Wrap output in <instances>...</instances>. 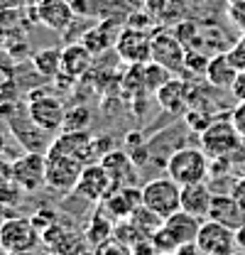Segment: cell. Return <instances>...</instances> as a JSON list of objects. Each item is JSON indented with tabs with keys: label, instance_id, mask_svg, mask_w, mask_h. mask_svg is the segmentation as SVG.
Wrapping results in <instances>:
<instances>
[{
	"label": "cell",
	"instance_id": "f6af8a7d",
	"mask_svg": "<svg viewBox=\"0 0 245 255\" xmlns=\"http://www.w3.org/2000/svg\"><path fill=\"white\" fill-rule=\"evenodd\" d=\"M5 255H37V253H5Z\"/></svg>",
	"mask_w": 245,
	"mask_h": 255
},
{
	"label": "cell",
	"instance_id": "9a60e30c",
	"mask_svg": "<svg viewBox=\"0 0 245 255\" xmlns=\"http://www.w3.org/2000/svg\"><path fill=\"white\" fill-rule=\"evenodd\" d=\"M157 103L167 111V113H172V116H179V113H186L189 111V106H191V86L182 81V79H169L157 94Z\"/></svg>",
	"mask_w": 245,
	"mask_h": 255
},
{
	"label": "cell",
	"instance_id": "e0dca14e",
	"mask_svg": "<svg viewBox=\"0 0 245 255\" xmlns=\"http://www.w3.org/2000/svg\"><path fill=\"white\" fill-rule=\"evenodd\" d=\"M209 219L223 223L228 228H238L245 223V209L231 196V194H214V201H211V211H209Z\"/></svg>",
	"mask_w": 245,
	"mask_h": 255
},
{
	"label": "cell",
	"instance_id": "8992f818",
	"mask_svg": "<svg viewBox=\"0 0 245 255\" xmlns=\"http://www.w3.org/2000/svg\"><path fill=\"white\" fill-rule=\"evenodd\" d=\"M201 150L211 159L216 157H228L233 159V155L243 147V137L238 135V130L233 128L231 121H214L201 135Z\"/></svg>",
	"mask_w": 245,
	"mask_h": 255
},
{
	"label": "cell",
	"instance_id": "836d02e7",
	"mask_svg": "<svg viewBox=\"0 0 245 255\" xmlns=\"http://www.w3.org/2000/svg\"><path fill=\"white\" fill-rule=\"evenodd\" d=\"M228 17L245 30V2H228Z\"/></svg>",
	"mask_w": 245,
	"mask_h": 255
},
{
	"label": "cell",
	"instance_id": "2e32d148",
	"mask_svg": "<svg viewBox=\"0 0 245 255\" xmlns=\"http://www.w3.org/2000/svg\"><path fill=\"white\" fill-rule=\"evenodd\" d=\"M93 54L91 49L84 44V42H71L61 49V74L69 76V79H81L91 71L93 66Z\"/></svg>",
	"mask_w": 245,
	"mask_h": 255
},
{
	"label": "cell",
	"instance_id": "603a6c76",
	"mask_svg": "<svg viewBox=\"0 0 245 255\" xmlns=\"http://www.w3.org/2000/svg\"><path fill=\"white\" fill-rule=\"evenodd\" d=\"M130 219H132V223L142 231V236H145V238H152V233H157V231L162 228V223H164V219H162L157 211L147 209L145 204H142V206L130 216Z\"/></svg>",
	"mask_w": 245,
	"mask_h": 255
},
{
	"label": "cell",
	"instance_id": "83f0119b",
	"mask_svg": "<svg viewBox=\"0 0 245 255\" xmlns=\"http://www.w3.org/2000/svg\"><path fill=\"white\" fill-rule=\"evenodd\" d=\"M30 219H32V223H34V228L39 231V236H42L44 231H49L52 226H57V223L61 221V219H59V211H54V209H47V206L37 209Z\"/></svg>",
	"mask_w": 245,
	"mask_h": 255
},
{
	"label": "cell",
	"instance_id": "ab89813d",
	"mask_svg": "<svg viewBox=\"0 0 245 255\" xmlns=\"http://www.w3.org/2000/svg\"><path fill=\"white\" fill-rule=\"evenodd\" d=\"M0 5L15 7V10H27V7H32V0H0Z\"/></svg>",
	"mask_w": 245,
	"mask_h": 255
},
{
	"label": "cell",
	"instance_id": "484cf974",
	"mask_svg": "<svg viewBox=\"0 0 245 255\" xmlns=\"http://www.w3.org/2000/svg\"><path fill=\"white\" fill-rule=\"evenodd\" d=\"M113 236H116L118 241H122V243H127L130 248H132V246H137L140 241H145L142 231L132 223V219H121V221H116Z\"/></svg>",
	"mask_w": 245,
	"mask_h": 255
},
{
	"label": "cell",
	"instance_id": "ba28073f",
	"mask_svg": "<svg viewBox=\"0 0 245 255\" xmlns=\"http://www.w3.org/2000/svg\"><path fill=\"white\" fill-rule=\"evenodd\" d=\"M196 243H199L201 255H233L238 251L236 231L223 226V223L214 221V219H206L201 223Z\"/></svg>",
	"mask_w": 245,
	"mask_h": 255
},
{
	"label": "cell",
	"instance_id": "cb8c5ba5",
	"mask_svg": "<svg viewBox=\"0 0 245 255\" xmlns=\"http://www.w3.org/2000/svg\"><path fill=\"white\" fill-rule=\"evenodd\" d=\"M172 76H174V74H172L167 66H162V64H157V62L145 64V86H147L150 94H157Z\"/></svg>",
	"mask_w": 245,
	"mask_h": 255
},
{
	"label": "cell",
	"instance_id": "ffe728a7",
	"mask_svg": "<svg viewBox=\"0 0 245 255\" xmlns=\"http://www.w3.org/2000/svg\"><path fill=\"white\" fill-rule=\"evenodd\" d=\"M201 223H204V219H199V216H194V214H189V211L179 209L177 214H172V216L164 219V228H167V231L177 238V243L182 246V243L196 241Z\"/></svg>",
	"mask_w": 245,
	"mask_h": 255
},
{
	"label": "cell",
	"instance_id": "30bf717a",
	"mask_svg": "<svg viewBox=\"0 0 245 255\" xmlns=\"http://www.w3.org/2000/svg\"><path fill=\"white\" fill-rule=\"evenodd\" d=\"M12 177L27 194L47 187V152H25L12 159Z\"/></svg>",
	"mask_w": 245,
	"mask_h": 255
},
{
	"label": "cell",
	"instance_id": "d590c367",
	"mask_svg": "<svg viewBox=\"0 0 245 255\" xmlns=\"http://www.w3.org/2000/svg\"><path fill=\"white\" fill-rule=\"evenodd\" d=\"M236 101H245V69L243 71H238V76H236V81H233V86L228 89Z\"/></svg>",
	"mask_w": 245,
	"mask_h": 255
},
{
	"label": "cell",
	"instance_id": "7a4b0ae2",
	"mask_svg": "<svg viewBox=\"0 0 245 255\" xmlns=\"http://www.w3.org/2000/svg\"><path fill=\"white\" fill-rule=\"evenodd\" d=\"M42 243L39 231L30 216H5L0 221V248L2 253H34Z\"/></svg>",
	"mask_w": 245,
	"mask_h": 255
},
{
	"label": "cell",
	"instance_id": "277c9868",
	"mask_svg": "<svg viewBox=\"0 0 245 255\" xmlns=\"http://www.w3.org/2000/svg\"><path fill=\"white\" fill-rule=\"evenodd\" d=\"M66 106L57 94L47 91V89H39V91H32L27 96V113L30 118L47 132H57L64 128L66 121Z\"/></svg>",
	"mask_w": 245,
	"mask_h": 255
},
{
	"label": "cell",
	"instance_id": "bcb514c9",
	"mask_svg": "<svg viewBox=\"0 0 245 255\" xmlns=\"http://www.w3.org/2000/svg\"><path fill=\"white\" fill-rule=\"evenodd\" d=\"M39 255H57V253H52V251H44V253H39Z\"/></svg>",
	"mask_w": 245,
	"mask_h": 255
},
{
	"label": "cell",
	"instance_id": "60d3db41",
	"mask_svg": "<svg viewBox=\"0 0 245 255\" xmlns=\"http://www.w3.org/2000/svg\"><path fill=\"white\" fill-rule=\"evenodd\" d=\"M236 243H238V251H245V223L236 228Z\"/></svg>",
	"mask_w": 245,
	"mask_h": 255
},
{
	"label": "cell",
	"instance_id": "e575fe53",
	"mask_svg": "<svg viewBox=\"0 0 245 255\" xmlns=\"http://www.w3.org/2000/svg\"><path fill=\"white\" fill-rule=\"evenodd\" d=\"M10 182H15V177H12V162L5 157V155H0V189L7 187Z\"/></svg>",
	"mask_w": 245,
	"mask_h": 255
},
{
	"label": "cell",
	"instance_id": "d6986e66",
	"mask_svg": "<svg viewBox=\"0 0 245 255\" xmlns=\"http://www.w3.org/2000/svg\"><path fill=\"white\" fill-rule=\"evenodd\" d=\"M206 81L214 86V89H231L236 76H238V69L236 64L231 62L228 52H218L209 59V66H206Z\"/></svg>",
	"mask_w": 245,
	"mask_h": 255
},
{
	"label": "cell",
	"instance_id": "8fae6325",
	"mask_svg": "<svg viewBox=\"0 0 245 255\" xmlns=\"http://www.w3.org/2000/svg\"><path fill=\"white\" fill-rule=\"evenodd\" d=\"M116 52L125 64L152 62V32L122 27L118 39H116Z\"/></svg>",
	"mask_w": 245,
	"mask_h": 255
},
{
	"label": "cell",
	"instance_id": "4316f807",
	"mask_svg": "<svg viewBox=\"0 0 245 255\" xmlns=\"http://www.w3.org/2000/svg\"><path fill=\"white\" fill-rule=\"evenodd\" d=\"M111 0H71V7L76 12V17H101L108 10Z\"/></svg>",
	"mask_w": 245,
	"mask_h": 255
},
{
	"label": "cell",
	"instance_id": "52a82bcc",
	"mask_svg": "<svg viewBox=\"0 0 245 255\" xmlns=\"http://www.w3.org/2000/svg\"><path fill=\"white\" fill-rule=\"evenodd\" d=\"M186 44L177 37L174 30L157 27L152 32V62L167 66L172 74L186 69Z\"/></svg>",
	"mask_w": 245,
	"mask_h": 255
},
{
	"label": "cell",
	"instance_id": "7dc6e473",
	"mask_svg": "<svg viewBox=\"0 0 245 255\" xmlns=\"http://www.w3.org/2000/svg\"><path fill=\"white\" fill-rule=\"evenodd\" d=\"M233 255H245V251H236V253H233Z\"/></svg>",
	"mask_w": 245,
	"mask_h": 255
},
{
	"label": "cell",
	"instance_id": "7402d4cb",
	"mask_svg": "<svg viewBox=\"0 0 245 255\" xmlns=\"http://www.w3.org/2000/svg\"><path fill=\"white\" fill-rule=\"evenodd\" d=\"M32 66L44 76V79H57L61 74V49H39L32 57Z\"/></svg>",
	"mask_w": 245,
	"mask_h": 255
},
{
	"label": "cell",
	"instance_id": "f907efd6",
	"mask_svg": "<svg viewBox=\"0 0 245 255\" xmlns=\"http://www.w3.org/2000/svg\"><path fill=\"white\" fill-rule=\"evenodd\" d=\"M167 255H174V253H167Z\"/></svg>",
	"mask_w": 245,
	"mask_h": 255
},
{
	"label": "cell",
	"instance_id": "7bdbcfd3",
	"mask_svg": "<svg viewBox=\"0 0 245 255\" xmlns=\"http://www.w3.org/2000/svg\"><path fill=\"white\" fill-rule=\"evenodd\" d=\"M10 37V30L5 25H0V47H5V39Z\"/></svg>",
	"mask_w": 245,
	"mask_h": 255
},
{
	"label": "cell",
	"instance_id": "7c38bea8",
	"mask_svg": "<svg viewBox=\"0 0 245 255\" xmlns=\"http://www.w3.org/2000/svg\"><path fill=\"white\" fill-rule=\"evenodd\" d=\"M32 15L39 25L54 32H64L76 20V12L69 0H39L32 5Z\"/></svg>",
	"mask_w": 245,
	"mask_h": 255
},
{
	"label": "cell",
	"instance_id": "ac0fdd59",
	"mask_svg": "<svg viewBox=\"0 0 245 255\" xmlns=\"http://www.w3.org/2000/svg\"><path fill=\"white\" fill-rule=\"evenodd\" d=\"M211 201H214V191L209 189L206 182H199V184H186L182 187V209L199 216V219H209V211H211Z\"/></svg>",
	"mask_w": 245,
	"mask_h": 255
},
{
	"label": "cell",
	"instance_id": "4dcf8cb0",
	"mask_svg": "<svg viewBox=\"0 0 245 255\" xmlns=\"http://www.w3.org/2000/svg\"><path fill=\"white\" fill-rule=\"evenodd\" d=\"M125 27H135V30H145V32H154V20L150 12H130L125 17Z\"/></svg>",
	"mask_w": 245,
	"mask_h": 255
},
{
	"label": "cell",
	"instance_id": "f546056e",
	"mask_svg": "<svg viewBox=\"0 0 245 255\" xmlns=\"http://www.w3.org/2000/svg\"><path fill=\"white\" fill-rule=\"evenodd\" d=\"M96 255H132V248L127 243L118 241L116 236H111V238H106L103 243L96 246Z\"/></svg>",
	"mask_w": 245,
	"mask_h": 255
},
{
	"label": "cell",
	"instance_id": "d6a6232c",
	"mask_svg": "<svg viewBox=\"0 0 245 255\" xmlns=\"http://www.w3.org/2000/svg\"><path fill=\"white\" fill-rule=\"evenodd\" d=\"M231 123L238 130V135L245 140V101H238L236 108L231 111Z\"/></svg>",
	"mask_w": 245,
	"mask_h": 255
},
{
	"label": "cell",
	"instance_id": "f1b7e54d",
	"mask_svg": "<svg viewBox=\"0 0 245 255\" xmlns=\"http://www.w3.org/2000/svg\"><path fill=\"white\" fill-rule=\"evenodd\" d=\"M154 243V248L159 251V255H167V253H177V248H179V243H177V238L164 228V223H162V228L152 233V238H150Z\"/></svg>",
	"mask_w": 245,
	"mask_h": 255
},
{
	"label": "cell",
	"instance_id": "f35d334b",
	"mask_svg": "<svg viewBox=\"0 0 245 255\" xmlns=\"http://www.w3.org/2000/svg\"><path fill=\"white\" fill-rule=\"evenodd\" d=\"M174 255H201V251H199V243L191 241V243H182Z\"/></svg>",
	"mask_w": 245,
	"mask_h": 255
},
{
	"label": "cell",
	"instance_id": "6da1fadb",
	"mask_svg": "<svg viewBox=\"0 0 245 255\" xmlns=\"http://www.w3.org/2000/svg\"><path fill=\"white\" fill-rule=\"evenodd\" d=\"M164 169L182 187L199 184V182H206L211 177V157L199 147H182V150L169 155Z\"/></svg>",
	"mask_w": 245,
	"mask_h": 255
},
{
	"label": "cell",
	"instance_id": "44dd1931",
	"mask_svg": "<svg viewBox=\"0 0 245 255\" xmlns=\"http://www.w3.org/2000/svg\"><path fill=\"white\" fill-rule=\"evenodd\" d=\"M113 228H116V221H113L103 209H98L96 214L89 216V221L84 223L81 233L86 236V241H89L91 246H98V243H103L106 238L113 236Z\"/></svg>",
	"mask_w": 245,
	"mask_h": 255
},
{
	"label": "cell",
	"instance_id": "9c48e42d",
	"mask_svg": "<svg viewBox=\"0 0 245 255\" xmlns=\"http://www.w3.org/2000/svg\"><path fill=\"white\" fill-rule=\"evenodd\" d=\"M113 177L108 174V169L101 164V162H89L74 187V194L84 201H91V204H101L111 191H113Z\"/></svg>",
	"mask_w": 245,
	"mask_h": 255
},
{
	"label": "cell",
	"instance_id": "b9f144b4",
	"mask_svg": "<svg viewBox=\"0 0 245 255\" xmlns=\"http://www.w3.org/2000/svg\"><path fill=\"white\" fill-rule=\"evenodd\" d=\"M147 7L152 10L154 15H159V10L167 7V0H147Z\"/></svg>",
	"mask_w": 245,
	"mask_h": 255
},
{
	"label": "cell",
	"instance_id": "681fc988",
	"mask_svg": "<svg viewBox=\"0 0 245 255\" xmlns=\"http://www.w3.org/2000/svg\"><path fill=\"white\" fill-rule=\"evenodd\" d=\"M34 2H39V0H32V5H34Z\"/></svg>",
	"mask_w": 245,
	"mask_h": 255
},
{
	"label": "cell",
	"instance_id": "5b68a950",
	"mask_svg": "<svg viewBox=\"0 0 245 255\" xmlns=\"http://www.w3.org/2000/svg\"><path fill=\"white\" fill-rule=\"evenodd\" d=\"M142 204L167 219L182 209V184H177L169 174L154 177L142 184Z\"/></svg>",
	"mask_w": 245,
	"mask_h": 255
},
{
	"label": "cell",
	"instance_id": "74e56055",
	"mask_svg": "<svg viewBox=\"0 0 245 255\" xmlns=\"http://www.w3.org/2000/svg\"><path fill=\"white\" fill-rule=\"evenodd\" d=\"M231 196L241 204L245 209V177H241V179H236L233 182V187H231Z\"/></svg>",
	"mask_w": 245,
	"mask_h": 255
},
{
	"label": "cell",
	"instance_id": "c3c4849f",
	"mask_svg": "<svg viewBox=\"0 0 245 255\" xmlns=\"http://www.w3.org/2000/svg\"><path fill=\"white\" fill-rule=\"evenodd\" d=\"M228 2H245V0H228Z\"/></svg>",
	"mask_w": 245,
	"mask_h": 255
},
{
	"label": "cell",
	"instance_id": "d4e9b609",
	"mask_svg": "<svg viewBox=\"0 0 245 255\" xmlns=\"http://www.w3.org/2000/svg\"><path fill=\"white\" fill-rule=\"evenodd\" d=\"M91 123V111L86 106H74L66 111V121H64V128L61 132H76V130H86Z\"/></svg>",
	"mask_w": 245,
	"mask_h": 255
},
{
	"label": "cell",
	"instance_id": "5bb4252c",
	"mask_svg": "<svg viewBox=\"0 0 245 255\" xmlns=\"http://www.w3.org/2000/svg\"><path fill=\"white\" fill-rule=\"evenodd\" d=\"M101 164L108 169L116 187H135L137 184V169L140 167L135 164V159L127 150H111L101 159Z\"/></svg>",
	"mask_w": 245,
	"mask_h": 255
},
{
	"label": "cell",
	"instance_id": "3957f363",
	"mask_svg": "<svg viewBox=\"0 0 245 255\" xmlns=\"http://www.w3.org/2000/svg\"><path fill=\"white\" fill-rule=\"evenodd\" d=\"M89 162L84 155L71 152H47V187L54 191H74L84 167Z\"/></svg>",
	"mask_w": 245,
	"mask_h": 255
},
{
	"label": "cell",
	"instance_id": "1f68e13d",
	"mask_svg": "<svg viewBox=\"0 0 245 255\" xmlns=\"http://www.w3.org/2000/svg\"><path fill=\"white\" fill-rule=\"evenodd\" d=\"M228 57H231V62L236 64V69L238 71H243L245 69V30H243V34L231 44V49H228Z\"/></svg>",
	"mask_w": 245,
	"mask_h": 255
},
{
	"label": "cell",
	"instance_id": "ee69618b",
	"mask_svg": "<svg viewBox=\"0 0 245 255\" xmlns=\"http://www.w3.org/2000/svg\"><path fill=\"white\" fill-rule=\"evenodd\" d=\"M7 152V137H5V132L0 130V155H5Z\"/></svg>",
	"mask_w": 245,
	"mask_h": 255
},
{
	"label": "cell",
	"instance_id": "4fadbf2b",
	"mask_svg": "<svg viewBox=\"0 0 245 255\" xmlns=\"http://www.w3.org/2000/svg\"><path fill=\"white\" fill-rule=\"evenodd\" d=\"M113 221L130 219L142 206V187H113V191L98 204Z\"/></svg>",
	"mask_w": 245,
	"mask_h": 255
},
{
	"label": "cell",
	"instance_id": "8d00e7d4",
	"mask_svg": "<svg viewBox=\"0 0 245 255\" xmlns=\"http://www.w3.org/2000/svg\"><path fill=\"white\" fill-rule=\"evenodd\" d=\"M132 255H159V251L154 248V243L150 238H145V241H140L137 246H132Z\"/></svg>",
	"mask_w": 245,
	"mask_h": 255
}]
</instances>
